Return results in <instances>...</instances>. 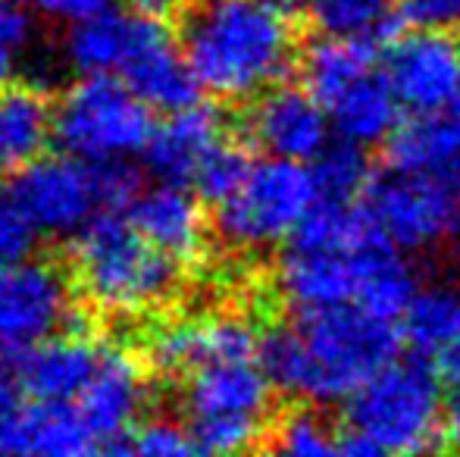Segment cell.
Returning a JSON list of instances; mask_svg holds the SVG:
<instances>
[{
	"label": "cell",
	"mask_w": 460,
	"mask_h": 457,
	"mask_svg": "<svg viewBox=\"0 0 460 457\" xmlns=\"http://www.w3.org/2000/svg\"><path fill=\"white\" fill-rule=\"evenodd\" d=\"M398 357V332L360 304L297 313L257 345V360L279 391L314 404L348 401Z\"/></svg>",
	"instance_id": "cell-1"
},
{
	"label": "cell",
	"mask_w": 460,
	"mask_h": 457,
	"mask_svg": "<svg viewBox=\"0 0 460 457\" xmlns=\"http://www.w3.org/2000/svg\"><path fill=\"white\" fill-rule=\"evenodd\" d=\"M182 48L204 92L244 101L291 69L295 25L282 0H204L188 16Z\"/></svg>",
	"instance_id": "cell-2"
},
{
	"label": "cell",
	"mask_w": 460,
	"mask_h": 457,
	"mask_svg": "<svg viewBox=\"0 0 460 457\" xmlns=\"http://www.w3.org/2000/svg\"><path fill=\"white\" fill-rule=\"evenodd\" d=\"M445 433V391L426 360L385 364L348 398V433L339 454H420L432 452Z\"/></svg>",
	"instance_id": "cell-3"
},
{
	"label": "cell",
	"mask_w": 460,
	"mask_h": 457,
	"mask_svg": "<svg viewBox=\"0 0 460 457\" xmlns=\"http://www.w3.org/2000/svg\"><path fill=\"white\" fill-rule=\"evenodd\" d=\"M75 273L82 292L101 311L138 313L170 298L179 260L151 244L132 220L113 210L92 216L75 232Z\"/></svg>",
	"instance_id": "cell-4"
},
{
	"label": "cell",
	"mask_w": 460,
	"mask_h": 457,
	"mask_svg": "<svg viewBox=\"0 0 460 457\" xmlns=\"http://www.w3.org/2000/svg\"><path fill=\"white\" fill-rule=\"evenodd\" d=\"M154 107L113 75H82L57 104L54 138L85 163H113L145 154Z\"/></svg>",
	"instance_id": "cell-5"
},
{
	"label": "cell",
	"mask_w": 460,
	"mask_h": 457,
	"mask_svg": "<svg viewBox=\"0 0 460 457\" xmlns=\"http://www.w3.org/2000/svg\"><path fill=\"white\" fill-rule=\"evenodd\" d=\"M261 360H219L191 373L185 385L188 433L204 454H238L257 445L270 391Z\"/></svg>",
	"instance_id": "cell-6"
},
{
	"label": "cell",
	"mask_w": 460,
	"mask_h": 457,
	"mask_svg": "<svg viewBox=\"0 0 460 457\" xmlns=\"http://www.w3.org/2000/svg\"><path fill=\"white\" fill-rule=\"evenodd\" d=\"M316 204V182L301 160L254 163L244 185L217 207V229L238 250H263L291 238Z\"/></svg>",
	"instance_id": "cell-7"
},
{
	"label": "cell",
	"mask_w": 460,
	"mask_h": 457,
	"mask_svg": "<svg viewBox=\"0 0 460 457\" xmlns=\"http://www.w3.org/2000/svg\"><path fill=\"white\" fill-rule=\"evenodd\" d=\"M367 220L401 250H432L460 238V195L429 172L392 170L360 198Z\"/></svg>",
	"instance_id": "cell-8"
},
{
	"label": "cell",
	"mask_w": 460,
	"mask_h": 457,
	"mask_svg": "<svg viewBox=\"0 0 460 457\" xmlns=\"http://www.w3.org/2000/svg\"><path fill=\"white\" fill-rule=\"evenodd\" d=\"M10 201L38 235H75L103 207L97 163L73 157H38L10 185Z\"/></svg>",
	"instance_id": "cell-9"
},
{
	"label": "cell",
	"mask_w": 460,
	"mask_h": 457,
	"mask_svg": "<svg viewBox=\"0 0 460 457\" xmlns=\"http://www.w3.org/2000/svg\"><path fill=\"white\" fill-rule=\"evenodd\" d=\"M69 323H75L69 286L54 263L25 257L0 267V360L16 357Z\"/></svg>",
	"instance_id": "cell-10"
},
{
	"label": "cell",
	"mask_w": 460,
	"mask_h": 457,
	"mask_svg": "<svg viewBox=\"0 0 460 457\" xmlns=\"http://www.w3.org/2000/svg\"><path fill=\"white\" fill-rule=\"evenodd\" d=\"M119 75L154 110H182L200 94V82L188 63L185 48H179L164 19L151 13L135 16L132 48Z\"/></svg>",
	"instance_id": "cell-11"
},
{
	"label": "cell",
	"mask_w": 460,
	"mask_h": 457,
	"mask_svg": "<svg viewBox=\"0 0 460 457\" xmlns=\"http://www.w3.org/2000/svg\"><path fill=\"white\" fill-rule=\"evenodd\" d=\"M385 75L401 104L413 113L445 110L460 79V44L455 31L417 29L388 48Z\"/></svg>",
	"instance_id": "cell-12"
},
{
	"label": "cell",
	"mask_w": 460,
	"mask_h": 457,
	"mask_svg": "<svg viewBox=\"0 0 460 457\" xmlns=\"http://www.w3.org/2000/svg\"><path fill=\"white\" fill-rule=\"evenodd\" d=\"M364 242L316 244V242H297V238H291L276 273L282 298L297 313L354 304L358 301V257Z\"/></svg>",
	"instance_id": "cell-13"
},
{
	"label": "cell",
	"mask_w": 460,
	"mask_h": 457,
	"mask_svg": "<svg viewBox=\"0 0 460 457\" xmlns=\"http://www.w3.org/2000/svg\"><path fill=\"white\" fill-rule=\"evenodd\" d=\"M332 116L310 88L273 85L263 92L248 119V132L270 157L314 163L329 145Z\"/></svg>",
	"instance_id": "cell-14"
},
{
	"label": "cell",
	"mask_w": 460,
	"mask_h": 457,
	"mask_svg": "<svg viewBox=\"0 0 460 457\" xmlns=\"http://www.w3.org/2000/svg\"><path fill=\"white\" fill-rule=\"evenodd\" d=\"M145 398L147 385L138 360L128 357L126 351H103L97 373L79 395L75 408L97 439V448L126 452L132 423L138 420Z\"/></svg>",
	"instance_id": "cell-15"
},
{
	"label": "cell",
	"mask_w": 460,
	"mask_h": 457,
	"mask_svg": "<svg viewBox=\"0 0 460 457\" xmlns=\"http://www.w3.org/2000/svg\"><path fill=\"white\" fill-rule=\"evenodd\" d=\"M103 351L94 347L79 332H66V336H50L44 342L25 347L22 354L0 364L10 366L16 376L19 389L31 395L35 401L44 404H73L85 391L97 373Z\"/></svg>",
	"instance_id": "cell-16"
},
{
	"label": "cell",
	"mask_w": 460,
	"mask_h": 457,
	"mask_svg": "<svg viewBox=\"0 0 460 457\" xmlns=\"http://www.w3.org/2000/svg\"><path fill=\"white\" fill-rule=\"evenodd\" d=\"M257 332L235 313L188 320V323L164 326L151 338V364L164 373H194L219 360L257 357Z\"/></svg>",
	"instance_id": "cell-17"
},
{
	"label": "cell",
	"mask_w": 460,
	"mask_h": 457,
	"mask_svg": "<svg viewBox=\"0 0 460 457\" xmlns=\"http://www.w3.org/2000/svg\"><path fill=\"white\" fill-rule=\"evenodd\" d=\"M223 141V116L210 104H194L172 110L170 119L154 128L145 147V166L157 182L191 185L207 154Z\"/></svg>",
	"instance_id": "cell-18"
},
{
	"label": "cell",
	"mask_w": 460,
	"mask_h": 457,
	"mask_svg": "<svg viewBox=\"0 0 460 457\" xmlns=\"http://www.w3.org/2000/svg\"><path fill=\"white\" fill-rule=\"evenodd\" d=\"M128 220L141 235L176 260H191L204 248V214L185 185L160 182L145 189L128 204Z\"/></svg>",
	"instance_id": "cell-19"
},
{
	"label": "cell",
	"mask_w": 460,
	"mask_h": 457,
	"mask_svg": "<svg viewBox=\"0 0 460 457\" xmlns=\"http://www.w3.org/2000/svg\"><path fill=\"white\" fill-rule=\"evenodd\" d=\"M420 292V282L413 267L407 263L404 250L373 232L360 244L358 257V301L364 311L382 320H401L411 307L413 294Z\"/></svg>",
	"instance_id": "cell-20"
},
{
	"label": "cell",
	"mask_w": 460,
	"mask_h": 457,
	"mask_svg": "<svg viewBox=\"0 0 460 457\" xmlns=\"http://www.w3.org/2000/svg\"><path fill=\"white\" fill-rule=\"evenodd\" d=\"M54 116L57 110H50L41 88H0V166L22 170L44 157L54 138Z\"/></svg>",
	"instance_id": "cell-21"
},
{
	"label": "cell",
	"mask_w": 460,
	"mask_h": 457,
	"mask_svg": "<svg viewBox=\"0 0 460 457\" xmlns=\"http://www.w3.org/2000/svg\"><path fill=\"white\" fill-rule=\"evenodd\" d=\"M401 107L404 104H401L388 75L373 69L329 104V116H332V126L341 138L367 147L392 138V132L398 128Z\"/></svg>",
	"instance_id": "cell-22"
},
{
	"label": "cell",
	"mask_w": 460,
	"mask_h": 457,
	"mask_svg": "<svg viewBox=\"0 0 460 457\" xmlns=\"http://www.w3.org/2000/svg\"><path fill=\"white\" fill-rule=\"evenodd\" d=\"M135 16L110 6L82 22H73L63 41V63L79 75H119L132 48Z\"/></svg>",
	"instance_id": "cell-23"
},
{
	"label": "cell",
	"mask_w": 460,
	"mask_h": 457,
	"mask_svg": "<svg viewBox=\"0 0 460 457\" xmlns=\"http://www.w3.org/2000/svg\"><path fill=\"white\" fill-rule=\"evenodd\" d=\"M460 151V119L442 116V110L413 113V119L398 122L388 138V160L392 170L429 172L445 176L455 154Z\"/></svg>",
	"instance_id": "cell-24"
},
{
	"label": "cell",
	"mask_w": 460,
	"mask_h": 457,
	"mask_svg": "<svg viewBox=\"0 0 460 457\" xmlns=\"http://www.w3.org/2000/svg\"><path fill=\"white\" fill-rule=\"evenodd\" d=\"M373 69V41L323 35L304 54V85L329 107Z\"/></svg>",
	"instance_id": "cell-25"
},
{
	"label": "cell",
	"mask_w": 460,
	"mask_h": 457,
	"mask_svg": "<svg viewBox=\"0 0 460 457\" xmlns=\"http://www.w3.org/2000/svg\"><path fill=\"white\" fill-rule=\"evenodd\" d=\"M401 330L420 354L438 357L460 336V286L420 288L401 317Z\"/></svg>",
	"instance_id": "cell-26"
},
{
	"label": "cell",
	"mask_w": 460,
	"mask_h": 457,
	"mask_svg": "<svg viewBox=\"0 0 460 457\" xmlns=\"http://www.w3.org/2000/svg\"><path fill=\"white\" fill-rule=\"evenodd\" d=\"M398 13V0H307L314 29L326 38L379 41L388 35Z\"/></svg>",
	"instance_id": "cell-27"
},
{
	"label": "cell",
	"mask_w": 460,
	"mask_h": 457,
	"mask_svg": "<svg viewBox=\"0 0 460 457\" xmlns=\"http://www.w3.org/2000/svg\"><path fill=\"white\" fill-rule=\"evenodd\" d=\"M310 172L316 182V198L335 204H358V198H364L373 182L364 145L348 138L335 141V145L329 141L320 157H314Z\"/></svg>",
	"instance_id": "cell-28"
},
{
	"label": "cell",
	"mask_w": 460,
	"mask_h": 457,
	"mask_svg": "<svg viewBox=\"0 0 460 457\" xmlns=\"http://www.w3.org/2000/svg\"><path fill=\"white\" fill-rule=\"evenodd\" d=\"M251 170H254V163H251V157L244 154V147L229 145V141L223 138L210 154H207V160L200 163V170L191 185L198 189V195L204 198V201H210L219 207V204H226L238 189H242L244 179L251 176Z\"/></svg>",
	"instance_id": "cell-29"
},
{
	"label": "cell",
	"mask_w": 460,
	"mask_h": 457,
	"mask_svg": "<svg viewBox=\"0 0 460 457\" xmlns=\"http://www.w3.org/2000/svg\"><path fill=\"white\" fill-rule=\"evenodd\" d=\"M35 41V10L29 0H0V88L16 79Z\"/></svg>",
	"instance_id": "cell-30"
},
{
	"label": "cell",
	"mask_w": 460,
	"mask_h": 457,
	"mask_svg": "<svg viewBox=\"0 0 460 457\" xmlns=\"http://www.w3.org/2000/svg\"><path fill=\"white\" fill-rule=\"evenodd\" d=\"M341 435L332 433L326 420L314 410H295L276 429L273 452L288 457H326L339 452Z\"/></svg>",
	"instance_id": "cell-31"
},
{
	"label": "cell",
	"mask_w": 460,
	"mask_h": 457,
	"mask_svg": "<svg viewBox=\"0 0 460 457\" xmlns=\"http://www.w3.org/2000/svg\"><path fill=\"white\" fill-rule=\"evenodd\" d=\"M126 452L145 454V457H182L198 452L188 429H182L172 420H147L128 435Z\"/></svg>",
	"instance_id": "cell-32"
},
{
	"label": "cell",
	"mask_w": 460,
	"mask_h": 457,
	"mask_svg": "<svg viewBox=\"0 0 460 457\" xmlns=\"http://www.w3.org/2000/svg\"><path fill=\"white\" fill-rule=\"evenodd\" d=\"M38 229L25 220V214L10 201V195L0 198V267L31 257Z\"/></svg>",
	"instance_id": "cell-33"
},
{
	"label": "cell",
	"mask_w": 460,
	"mask_h": 457,
	"mask_svg": "<svg viewBox=\"0 0 460 457\" xmlns=\"http://www.w3.org/2000/svg\"><path fill=\"white\" fill-rule=\"evenodd\" d=\"M398 16L413 29L460 31V0H398Z\"/></svg>",
	"instance_id": "cell-34"
},
{
	"label": "cell",
	"mask_w": 460,
	"mask_h": 457,
	"mask_svg": "<svg viewBox=\"0 0 460 457\" xmlns=\"http://www.w3.org/2000/svg\"><path fill=\"white\" fill-rule=\"evenodd\" d=\"M31 10L41 13L50 22H82V19L94 16V13H103L113 6V0H29Z\"/></svg>",
	"instance_id": "cell-35"
},
{
	"label": "cell",
	"mask_w": 460,
	"mask_h": 457,
	"mask_svg": "<svg viewBox=\"0 0 460 457\" xmlns=\"http://www.w3.org/2000/svg\"><path fill=\"white\" fill-rule=\"evenodd\" d=\"M445 433L460 445V379H455L451 391L445 395Z\"/></svg>",
	"instance_id": "cell-36"
},
{
	"label": "cell",
	"mask_w": 460,
	"mask_h": 457,
	"mask_svg": "<svg viewBox=\"0 0 460 457\" xmlns=\"http://www.w3.org/2000/svg\"><path fill=\"white\" fill-rule=\"evenodd\" d=\"M438 360H442V370L448 373L451 379H460V336L438 354Z\"/></svg>",
	"instance_id": "cell-37"
},
{
	"label": "cell",
	"mask_w": 460,
	"mask_h": 457,
	"mask_svg": "<svg viewBox=\"0 0 460 457\" xmlns=\"http://www.w3.org/2000/svg\"><path fill=\"white\" fill-rule=\"evenodd\" d=\"M135 6H138V13H151V16H160L166 6V0H132Z\"/></svg>",
	"instance_id": "cell-38"
},
{
	"label": "cell",
	"mask_w": 460,
	"mask_h": 457,
	"mask_svg": "<svg viewBox=\"0 0 460 457\" xmlns=\"http://www.w3.org/2000/svg\"><path fill=\"white\" fill-rule=\"evenodd\" d=\"M445 176H448V182H451V189L460 195V151L455 154V160H451V166L445 170Z\"/></svg>",
	"instance_id": "cell-39"
},
{
	"label": "cell",
	"mask_w": 460,
	"mask_h": 457,
	"mask_svg": "<svg viewBox=\"0 0 460 457\" xmlns=\"http://www.w3.org/2000/svg\"><path fill=\"white\" fill-rule=\"evenodd\" d=\"M448 110L455 119H460V79H457V88H455V94H451V104H448Z\"/></svg>",
	"instance_id": "cell-40"
},
{
	"label": "cell",
	"mask_w": 460,
	"mask_h": 457,
	"mask_svg": "<svg viewBox=\"0 0 460 457\" xmlns=\"http://www.w3.org/2000/svg\"><path fill=\"white\" fill-rule=\"evenodd\" d=\"M282 4H288V0H282Z\"/></svg>",
	"instance_id": "cell-41"
}]
</instances>
